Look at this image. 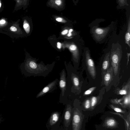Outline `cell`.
I'll list each match as a JSON object with an SVG mask.
<instances>
[{
  "mask_svg": "<svg viewBox=\"0 0 130 130\" xmlns=\"http://www.w3.org/2000/svg\"><path fill=\"white\" fill-rule=\"evenodd\" d=\"M110 53L112 67L116 75L118 70L119 65L121 58L122 51L120 47L114 48L113 45Z\"/></svg>",
  "mask_w": 130,
  "mask_h": 130,
  "instance_id": "277c9868",
  "label": "cell"
},
{
  "mask_svg": "<svg viewBox=\"0 0 130 130\" xmlns=\"http://www.w3.org/2000/svg\"><path fill=\"white\" fill-rule=\"evenodd\" d=\"M110 55V52H109L106 55L105 57V60L103 61L102 67L104 70H106L108 68L109 65V58Z\"/></svg>",
  "mask_w": 130,
  "mask_h": 130,
  "instance_id": "4fadbf2b",
  "label": "cell"
},
{
  "mask_svg": "<svg viewBox=\"0 0 130 130\" xmlns=\"http://www.w3.org/2000/svg\"><path fill=\"white\" fill-rule=\"evenodd\" d=\"M66 105L63 117L64 128H67L69 126L72 119V109L69 102V101L66 104Z\"/></svg>",
  "mask_w": 130,
  "mask_h": 130,
  "instance_id": "9c48e42d",
  "label": "cell"
},
{
  "mask_svg": "<svg viewBox=\"0 0 130 130\" xmlns=\"http://www.w3.org/2000/svg\"><path fill=\"white\" fill-rule=\"evenodd\" d=\"M91 105L92 107H94L96 104L97 102V98L95 96H93L91 98Z\"/></svg>",
  "mask_w": 130,
  "mask_h": 130,
  "instance_id": "d6986e66",
  "label": "cell"
},
{
  "mask_svg": "<svg viewBox=\"0 0 130 130\" xmlns=\"http://www.w3.org/2000/svg\"><path fill=\"white\" fill-rule=\"evenodd\" d=\"M130 55V53H127V65L128 64Z\"/></svg>",
  "mask_w": 130,
  "mask_h": 130,
  "instance_id": "83f0119b",
  "label": "cell"
},
{
  "mask_svg": "<svg viewBox=\"0 0 130 130\" xmlns=\"http://www.w3.org/2000/svg\"><path fill=\"white\" fill-rule=\"evenodd\" d=\"M106 124L109 126H113L116 125V122L114 119H109L107 121Z\"/></svg>",
  "mask_w": 130,
  "mask_h": 130,
  "instance_id": "ac0fdd59",
  "label": "cell"
},
{
  "mask_svg": "<svg viewBox=\"0 0 130 130\" xmlns=\"http://www.w3.org/2000/svg\"><path fill=\"white\" fill-rule=\"evenodd\" d=\"M96 88V87H93L90 88L85 92L84 94L85 95H88L91 94Z\"/></svg>",
  "mask_w": 130,
  "mask_h": 130,
  "instance_id": "ffe728a7",
  "label": "cell"
},
{
  "mask_svg": "<svg viewBox=\"0 0 130 130\" xmlns=\"http://www.w3.org/2000/svg\"><path fill=\"white\" fill-rule=\"evenodd\" d=\"M55 4L58 6L61 5L62 3V1L60 0H56L55 1Z\"/></svg>",
  "mask_w": 130,
  "mask_h": 130,
  "instance_id": "cb8c5ba5",
  "label": "cell"
},
{
  "mask_svg": "<svg viewBox=\"0 0 130 130\" xmlns=\"http://www.w3.org/2000/svg\"><path fill=\"white\" fill-rule=\"evenodd\" d=\"M69 31L68 29H65L63 30L61 32V34L62 35H65L67 34Z\"/></svg>",
  "mask_w": 130,
  "mask_h": 130,
  "instance_id": "d4e9b609",
  "label": "cell"
},
{
  "mask_svg": "<svg viewBox=\"0 0 130 130\" xmlns=\"http://www.w3.org/2000/svg\"><path fill=\"white\" fill-rule=\"evenodd\" d=\"M55 61L45 65L43 62H37V60L27 56L23 62L20 66L22 74L26 76H42L45 77L52 71Z\"/></svg>",
  "mask_w": 130,
  "mask_h": 130,
  "instance_id": "6da1fadb",
  "label": "cell"
},
{
  "mask_svg": "<svg viewBox=\"0 0 130 130\" xmlns=\"http://www.w3.org/2000/svg\"><path fill=\"white\" fill-rule=\"evenodd\" d=\"M2 2L1 0H0V10H1V8H2Z\"/></svg>",
  "mask_w": 130,
  "mask_h": 130,
  "instance_id": "f546056e",
  "label": "cell"
},
{
  "mask_svg": "<svg viewBox=\"0 0 130 130\" xmlns=\"http://www.w3.org/2000/svg\"><path fill=\"white\" fill-rule=\"evenodd\" d=\"M9 22L5 28L0 31V33L5 34L12 38H17L22 34V30L19 26V22Z\"/></svg>",
  "mask_w": 130,
  "mask_h": 130,
  "instance_id": "3957f363",
  "label": "cell"
},
{
  "mask_svg": "<svg viewBox=\"0 0 130 130\" xmlns=\"http://www.w3.org/2000/svg\"><path fill=\"white\" fill-rule=\"evenodd\" d=\"M59 86L61 90L59 101L60 103L66 104L69 101L67 90V74L64 69L60 73Z\"/></svg>",
  "mask_w": 130,
  "mask_h": 130,
  "instance_id": "7a4b0ae2",
  "label": "cell"
},
{
  "mask_svg": "<svg viewBox=\"0 0 130 130\" xmlns=\"http://www.w3.org/2000/svg\"><path fill=\"white\" fill-rule=\"evenodd\" d=\"M57 47L58 49H60L61 47V44L60 42H58L57 43Z\"/></svg>",
  "mask_w": 130,
  "mask_h": 130,
  "instance_id": "4316f807",
  "label": "cell"
},
{
  "mask_svg": "<svg viewBox=\"0 0 130 130\" xmlns=\"http://www.w3.org/2000/svg\"><path fill=\"white\" fill-rule=\"evenodd\" d=\"M84 53L88 71L91 76L94 77L96 75L95 68L94 62L90 57V51L88 47L85 48Z\"/></svg>",
  "mask_w": 130,
  "mask_h": 130,
  "instance_id": "52a82bcc",
  "label": "cell"
},
{
  "mask_svg": "<svg viewBox=\"0 0 130 130\" xmlns=\"http://www.w3.org/2000/svg\"><path fill=\"white\" fill-rule=\"evenodd\" d=\"M110 70H110H109L107 71L104 77V82L106 85L108 84L110 82L112 78L113 69L111 71Z\"/></svg>",
  "mask_w": 130,
  "mask_h": 130,
  "instance_id": "7c38bea8",
  "label": "cell"
},
{
  "mask_svg": "<svg viewBox=\"0 0 130 130\" xmlns=\"http://www.w3.org/2000/svg\"><path fill=\"white\" fill-rule=\"evenodd\" d=\"M62 19L60 18H58L56 19V21L58 22H61L62 21Z\"/></svg>",
  "mask_w": 130,
  "mask_h": 130,
  "instance_id": "f1b7e54d",
  "label": "cell"
},
{
  "mask_svg": "<svg viewBox=\"0 0 130 130\" xmlns=\"http://www.w3.org/2000/svg\"><path fill=\"white\" fill-rule=\"evenodd\" d=\"M23 27L26 32L27 34H28L29 33L30 30V26L26 20H24Z\"/></svg>",
  "mask_w": 130,
  "mask_h": 130,
  "instance_id": "2e32d148",
  "label": "cell"
},
{
  "mask_svg": "<svg viewBox=\"0 0 130 130\" xmlns=\"http://www.w3.org/2000/svg\"><path fill=\"white\" fill-rule=\"evenodd\" d=\"M72 127L73 130H79L81 118L76 109L72 111Z\"/></svg>",
  "mask_w": 130,
  "mask_h": 130,
  "instance_id": "30bf717a",
  "label": "cell"
},
{
  "mask_svg": "<svg viewBox=\"0 0 130 130\" xmlns=\"http://www.w3.org/2000/svg\"><path fill=\"white\" fill-rule=\"evenodd\" d=\"M130 18H129L127 30L125 36V43L130 47Z\"/></svg>",
  "mask_w": 130,
  "mask_h": 130,
  "instance_id": "8fae6325",
  "label": "cell"
},
{
  "mask_svg": "<svg viewBox=\"0 0 130 130\" xmlns=\"http://www.w3.org/2000/svg\"><path fill=\"white\" fill-rule=\"evenodd\" d=\"M91 105V101L89 99L86 100L84 103V106L86 109H88L90 108Z\"/></svg>",
  "mask_w": 130,
  "mask_h": 130,
  "instance_id": "44dd1931",
  "label": "cell"
},
{
  "mask_svg": "<svg viewBox=\"0 0 130 130\" xmlns=\"http://www.w3.org/2000/svg\"><path fill=\"white\" fill-rule=\"evenodd\" d=\"M57 129H58V128H57ZM57 129H56V130H57Z\"/></svg>",
  "mask_w": 130,
  "mask_h": 130,
  "instance_id": "1f68e13d",
  "label": "cell"
},
{
  "mask_svg": "<svg viewBox=\"0 0 130 130\" xmlns=\"http://www.w3.org/2000/svg\"><path fill=\"white\" fill-rule=\"evenodd\" d=\"M130 102V91L128 93L124 96V98L123 103L126 105H129Z\"/></svg>",
  "mask_w": 130,
  "mask_h": 130,
  "instance_id": "e0dca14e",
  "label": "cell"
},
{
  "mask_svg": "<svg viewBox=\"0 0 130 130\" xmlns=\"http://www.w3.org/2000/svg\"><path fill=\"white\" fill-rule=\"evenodd\" d=\"M57 130H61V128H59L57 129Z\"/></svg>",
  "mask_w": 130,
  "mask_h": 130,
  "instance_id": "4dcf8cb0",
  "label": "cell"
},
{
  "mask_svg": "<svg viewBox=\"0 0 130 130\" xmlns=\"http://www.w3.org/2000/svg\"><path fill=\"white\" fill-rule=\"evenodd\" d=\"M59 81L58 79L56 78L48 83L37 94L36 98H38L42 97L47 93L52 92L55 89Z\"/></svg>",
  "mask_w": 130,
  "mask_h": 130,
  "instance_id": "ba28073f",
  "label": "cell"
},
{
  "mask_svg": "<svg viewBox=\"0 0 130 130\" xmlns=\"http://www.w3.org/2000/svg\"><path fill=\"white\" fill-rule=\"evenodd\" d=\"M9 23L5 18H2L0 19V31L7 26Z\"/></svg>",
  "mask_w": 130,
  "mask_h": 130,
  "instance_id": "5bb4252c",
  "label": "cell"
},
{
  "mask_svg": "<svg viewBox=\"0 0 130 130\" xmlns=\"http://www.w3.org/2000/svg\"><path fill=\"white\" fill-rule=\"evenodd\" d=\"M73 29H69V30L68 33L67 34V36L68 37H70L72 35L71 32L73 31Z\"/></svg>",
  "mask_w": 130,
  "mask_h": 130,
  "instance_id": "484cf974",
  "label": "cell"
},
{
  "mask_svg": "<svg viewBox=\"0 0 130 130\" xmlns=\"http://www.w3.org/2000/svg\"><path fill=\"white\" fill-rule=\"evenodd\" d=\"M118 2L120 6H123L125 5H128L126 0H118Z\"/></svg>",
  "mask_w": 130,
  "mask_h": 130,
  "instance_id": "7402d4cb",
  "label": "cell"
},
{
  "mask_svg": "<svg viewBox=\"0 0 130 130\" xmlns=\"http://www.w3.org/2000/svg\"><path fill=\"white\" fill-rule=\"evenodd\" d=\"M110 27L102 28L98 26H94L91 30L93 38L97 41H101L105 39L110 32Z\"/></svg>",
  "mask_w": 130,
  "mask_h": 130,
  "instance_id": "5b68a950",
  "label": "cell"
},
{
  "mask_svg": "<svg viewBox=\"0 0 130 130\" xmlns=\"http://www.w3.org/2000/svg\"><path fill=\"white\" fill-rule=\"evenodd\" d=\"M129 88V84L125 86L122 89L120 90L119 91V94L121 95H125L127 94L129 91H128L130 89H128Z\"/></svg>",
  "mask_w": 130,
  "mask_h": 130,
  "instance_id": "9a60e30c",
  "label": "cell"
},
{
  "mask_svg": "<svg viewBox=\"0 0 130 130\" xmlns=\"http://www.w3.org/2000/svg\"><path fill=\"white\" fill-rule=\"evenodd\" d=\"M61 120V114L58 111L52 113L47 123L48 128L51 130H56L58 128Z\"/></svg>",
  "mask_w": 130,
  "mask_h": 130,
  "instance_id": "8992f818",
  "label": "cell"
},
{
  "mask_svg": "<svg viewBox=\"0 0 130 130\" xmlns=\"http://www.w3.org/2000/svg\"><path fill=\"white\" fill-rule=\"evenodd\" d=\"M114 110L115 111L117 112H122L121 109L115 107L114 108Z\"/></svg>",
  "mask_w": 130,
  "mask_h": 130,
  "instance_id": "603a6c76",
  "label": "cell"
}]
</instances>
